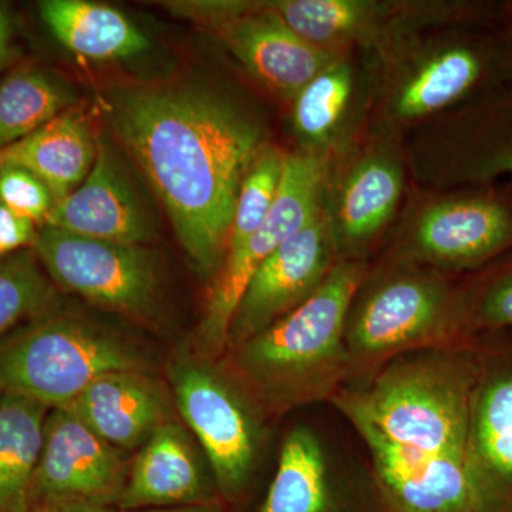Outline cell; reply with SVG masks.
<instances>
[{"label": "cell", "mask_w": 512, "mask_h": 512, "mask_svg": "<svg viewBox=\"0 0 512 512\" xmlns=\"http://www.w3.org/2000/svg\"><path fill=\"white\" fill-rule=\"evenodd\" d=\"M146 356L117 333L52 309L0 338L5 393L47 409L69 406L94 380L119 370H146Z\"/></svg>", "instance_id": "4"}, {"label": "cell", "mask_w": 512, "mask_h": 512, "mask_svg": "<svg viewBox=\"0 0 512 512\" xmlns=\"http://www.w3.org/2000/svg\"><path fill=\"white\" fill-rule=\"evenodd\" d=\"M403 174L392 158L369 156L349 171L328 218L336 248H357L372 241L399 204Z\"/></svg>", "instance_id": "21"}, {"label": "cell", "mask_w": 512, "mask_h": 512, "mask_svg": "<svg viewBox=\"0 0 512 512\" xmlns=\"http://www.w3.org/2000/svg\"><path fill=\"white\" fill-rule=\"evenodd\" d=\"M3 394H5V390H3L2 384H0V400H2Z\"/></svg>", "instance_id": "38"}, {"label": "cell", "mask_w": 512, "mask_h": 512, "mask_svg": "<svg viewBox=\"0 0 512 512\" xmlns=\"http://www.w3.org/2000/svg\"><path fill=\"white\" fill-rule=\"evenodd\" d=\"M40 18L53 37L73 55L96 62L141 55L150 40L126 15L87 0H45Z\"/></svg>", "instance_id": "20"}, {"label": "cell", "mask_w": 512, "mask_h": 512, "mask_svg": "<svg viewBox=\"0 0 512 512\" xmlns=\"http://www.w3.org/2000/svg\"><path fill=\"white\" fill-rule=\"evenodd\" d=\"M336 244L328 218L318 217L284 242L259 266L235 309L228 348L284 318L318 291L335 262Z\"/></svg>", "instance_id": "9"}, {"label": "cell", "mask_w": 512, "mask_h": 512, "mask_svg": "<svg viewBox=\"0 0 512 512\" xmlns=\"http://www.w3.org/2000/svg\"><path fill=\"white\" fill-rule=\"evenodd\" d=\"M173 394L146 370H119L94 380L70 410L101 439L128 453L173 419Z\"/></svg>", "instance_id": "17"}, {"label": "cell", "mask_w": 512, "mask_h": 512, "mask_svg": "<svg viewBox=\"0 0 512 512\" xmlns=\"http://www.w3.org/2000/svg\"><path fill=\"white\" fill-rule=\"evenodd\" d=\"M165 8L178 18L192 20L217 30L248 8L249 2H165Z\"/></svg>", "instance_id": "32"}, {"label": "cell", "mask_w": 512, "mask_h": 512, "mask_svg": "<svg viewBox=\"0 0 512 512\" xmlns=\"http://www.w3.org/2000/svg\"><path fill=\"white\" fill-rule=\"evenodd\" d=\"M168 379L174 406L207 458L218 491L237 497L254 470L258 444L248 407L210 363L197 357H175Z\"/></svg>", "instance_id": "7"}, {"label": "cell", "mask_w": 512, "mask_h": 512, "mask_svg": "<svg viewBox=\"0 0 512 512\" xmlns=\"http://www.w3.org/2000/svg\"><path fill=\"white\" fill-rule=\"evenodd\" d=\"M421 258L456 269H471L512 247V205L493 191L436 202L414 228Z\"/></svg>", "instance_id": "13"}, {"label": "cell", "mask_w": 512, "mask_h": 512, "mask_svg": "<svg viewBox=\"0 0 512 512\" xmlns=\"http://www.w3.org/2000/svg\"><path fill=\"white\" fill-rule=\"evenodd\" d=\"M119 512H222L217 503L187 505V507L153 508V510L119 511Z\"/></svg>", "instance_id": "37"}, {"label": "cell", "mask_w": 512, "mask_h": 512, "mask_svg": "<svg viewBox=\"0 0 512 512\" xmlns=\"http://www.w3.org/2000/svg\"><path fill=\"white\" fill-rule=\"evenodd\" d=\"M16 57L15 30L8 6L0 3V77L8 72Z\"/></svg>", "instance_id": "34"}, {"label": "cell", "mask_w": 512, "mask_h": 512, "mask_svg": "<svg viewBox=\"0 0 512 512\" xmlns=\"http://www.w3.org/2000/svg\"><path fill=\"white\" fill-rule=\"evenodd\" d=\"M43 227L130 245H147L156 234L153 215L123 158L100 136L96 160L86 180L55 202Z\"/></svg>", "instance_id": "11"}, {"label": "cell", "mask_w": 512, "mask_h": 512, "mask_svg": "<svg viewBox=\"0 0 512 512\" xmlns=\"http://www.w3.org/2000/svg\"><path fill=\"white\" fill-rule=\"evenodd\" d=\"M372 454L377 480L394 512H484L467 457L431 454L352 421Z\"/></svg>", "instance_id": "10"}, {"label": "cell", "mask_w": 512, "mask_h": 512, "mask_svg": "<svg viewBox=\"0 0 512 512\" xmlns=\"http://www.w3.org/2000/svg\"><path fill=\"white\" fill-rule=\"evenodd\" d=\"M500 18L510 20V25L498 36L501 49V66H503V79L512 77V6H501Z\"/></svg>", "instance_id": "35"}, {"label": "cell", "mask_w": 512, "mask_h": 512, "mask_svg": "<svg viewBox=\"0 0 512 512\" xmlns=\"http://www.w3.org/2000/svg\"><path fill=\"white\" fill-rule=\"evenodd\" d=\"M265 5L296 35L326 52L370 35L384 10L363 0H276Z\"/></svg>", "instance_id": "26"}, {"label": "cell", "mask_w": 512, "mask_h": 512, "mask_svg": "<svg viewBox=\"0 0 512 512\" xmlns=\"http://www.w3.org/2000/svg\"><path fill=\"white\" fill-rule=\"evenodd\" d=\"M0 201L20 217L43 227L55 205L42 180L18 165L0 164Z\"/></svg>", "instance_id": "30"}, {"label": "cell", "mask_w": 512, "mask_h": 512, "mask_svg": "<svg viewBox=\"0 0 512 512\" xmlns=\"http://www.w3.org/2000/svg\"><path fill=\"white\" fill-rule=\"evenodd\" d=\"M473 318L485 328H512V268L494 276L478 292Z\"/></svg>", "instance_id": "31"}, {"label": "cell", "mask_w": 512, "mask_h": 512, "mask_svg": "<svg viewBox=\"0 0 512 512\" xmlns=\"http://www.w3.org/2000/svg\"><path fill=\"white\" fill-rule=\"evenodd\" d=\"M99 109L194 268L220 271L239 191L265 148L261 123L238 100L195 82L114 84Z\"/></svg>", "instance_id": "1"}, {"label": "cell", "mask_w": 512, "mask_h": 512, "mask_svg": "<svg viewBox=\"0 0 512 512\" xmlns=\"http://www.w3.org/2000/svg\"><path fill=\"white\" fill-rule=\"evenodd\" d=\"M503 80L498 36L470 33L441 47L400 84L394 113L404 120L420 119L483 93Z\"/></svg>", "instance_id": "16"}, {"label": "cell", "mask_w": 512, "mask_h": 512, "mask_svg": "<svg viewBox=\"0 0 512 512\" xmlns=\"http://www.w3.org/2000/svg\"><path fill=\"white\" fill-rule=\"evenodd\" d=\"M478 367L461 353H429L399 360L362 392L336 404L390 440L431 454L467 457Z\"/></svg>", "instance_id": "3"}, {"label": "cell", "mask_w": 512, "mask_h": 512, "mask_svg": "<svg viewBox=\"0 0 512 512\" xmlns=\"http://www.w3.org/2000/svg\"><path fill=\"white\" fill-rule=\"evenodd\" d=\"M56 285L33 249L0 258V338L55 309Z\"/></svg>", "instance_id": "28"}, {"label": "cell", "mask_w": 512, "mask_h": 512, "mask_svg": "<svg viewBox=\"0 0 512 512\" xmlns=\"http://www.w3.org/2000/svg\"><path fill=\"white\" fill-rule=\"evenodd\" d=\"M47 409L5 393L0 400V512H30Z\"/></svg>", "instance_id": "23"}, {"label": "cell", "mask_w": 512, "mask_h": 512, "mask_svg": "<svg viewBox=\"0 0 512 512\" xmlns=\"http://www.w3.org/2000/svg\"><path fill=\"white\" fill-rule=\"evenodd\" d=\"M33 251L53 284L92 305L133 319H146L156 309L157 259L146 245L40 227Z\"/></svg>", "instance_id": "6"}, {"label": "cell", "mask_w": 512, "mask_h": 512, "mask_svg": "<svg viewBox=\"0 0 512 512\" xmlns=\"http://www.w3.org/2000/svg\"><path fill=\"white\" fill-rule=\"evenodd\" d=\"M126 454L101 439L69 407L50 410L30 512L67 504L117 508L130 471Z\"/></svg>", "instance_id": "8"}, {"label": "cell", "mask_w": 512, "mask_h": 512, "mask_svg": "<svg viewBox=\"0 0 512 512\" xmlns=\"http://www.w3.org/2000/svg\"><path fill=\"white\" fill-rule=\"evenodd\" d=\"M215 32L259 83L289 100L336 60L296 35L265 2L249 3Z\"/></svg>", "instance_id": "15"}, {"label": "cell", "mask_w": 512, "mask_h": 512, "mask_svg": "<svg viewBox=\"0 0 512 512\" xmlns=\"http://www.w3.org/2000/svg\"><path fill=\"white\" fill-rule=\"evenodd\" d=\"M96 153L97 136L90 120L82 110L72 107L0 151V164L26 168L59 201L86 180Z\"/></svg>", "instance_id": "19"}, {"label": "cell", "mask_w": 512, "mask_h": 512, "mask_svg": "<svg viewBox=\"0 0 512 512\" xmlns=\"http://www.w3.org/2000/svg\"><path fill=\"white\" fill-rule=\"evenodd\" d=\"M198 447L183 424H163L138 448L117 510L217 503V484Z\"/></svg>", "instance_id": "14"}, {"label": "cell", "mask_w": 512, "mask_h": 512, "mask_svg": "<svg viewBox=\"0 0 512 512\" xmlns=\"http://www.w3.org/2000/svg\"><path fill=\"white\" fill-rule=\"evenodd\" d=\"M326 174L328 164L322 154H286L281 185L264 222L241 247L228 252L217 272L198 328V346L204 355L217 356L228 348L235 309L259 266L322 212Z\"/></svg>", "instance_id": "5"}, {"label": "cell", "mask_w": 512, "mask_h": 512, "mask_svg": "<svg viewBox=\"0 0 512 512\" xmlns=\"http://www.w3.org/2000/svg\"><path fill=\"white\" fill-rule=\"evenodd\" d=\"M35 512H119L117 508L100 507V505L90 504H67L56 505V507L43 508Z\"/></svg>", "instance_id": "36"}, {"label": "cell", "mask_w": 512, "mask_h": 512, "mask_svg": "<svg viewBox=\"0 0 512 512\" xmlns=\"http://www.w3.org/2000/svg\"><path fill=\"white\" fill-rule=\"evenodd\" d=\"M353 93V72L336 59L296 94L292 124L303 151L319 154V148L335 136Z\"/></svg>", "instance_id": "27"}, {"label": "cell", "mask_w": 512, "mask_h": 512, "mask_svg": "<svg viewBox=\"0 0 512 512\" xmlns=\"http://www.w3.org/2000/svg\"><path fill=\"white\" fill-rule=\"evenodd\" d=\"M285 160L286 154L275 147H265L255 158L239 191L227 254L261 227L278 194Z\"/></svg>", "instance_id": "29"}, {"label": "cell", "mask_w": 512, "mask_h": 512, "mask_svg": "<svg viewBox=\"0 0 512 512\" xmlns=\"http://www.w3.org/2000/svg\"><path fill=\"white\" fill-rule=\"evenodd\" d=\"M457 141L458 177L476 183L512 180V77L480 93L461 117Z\"/></svg>", "instance_id": "22"}, {"label": "cell", "mask_w": 512, "mask_h": 512, "mask_svg": "<svg viewBox=\"0 0 512 512\" xmlns=\"http://www.w3.org/2000/svg\"><path fill=\"white\" fill-rule=\"evenodd\" d=\"M329 483L322 447L311 430L286 436L278 468L259 512H326Z\"/></svg>", "instance_id": "25"}, {"label": "cell", "mask_w": 512, "mask_h": 512, "mask_svg": "<svg viewBox=\"0 0 512 512\" xmlns=\"http://www.w3.org/2000/svg\"><path fill=\"white\" fill-rule=\"evenodd\" d=\"M451 312V296L439 279L404 275L384 282L346 325L350 359H377L419 345L439 332Z\"/></svg>", "instance_id": "12"}, {"label": "cell", "mask_w": 512, "mask_h": 512, "mask_svg": "<svg viewBox=\"0 0 512 512\" xmlns=\"http://www.w3.org/2000/svg\"><path fill=\"white\" fill-rule=\"evenodd\" d=\"M66 80L43 67L25 64L0 77V151L39 130L76 104Z\"/></svg>", "instance_id": "24"}, {"label": "cell", "mask_w": 512, "mask_h": 512, "mask_svg": "<svg viewBox=\"0 0 512 512\" xmlns=\"http://www.w3.org/2000/svg\"><path fill=\"white\" fill-rule=\"evenodd\" d=\"M363 265L339 261L308 301L235 350L239 376L274 407L299 406L328 394L348 366L350 306Z\"/></svg>", "instance_id": "2"}, {"label": "cell", "mask_w": 512, "mask_h": 512, "mask_svg": "<svg viewBox=\"0 0 512 512\" xmlns=\"http://www.w3.org/2000/svg\"><path fill=\"white\" fill-rule=\"evenodd\" d=\"M39 228L0 201V258L35 247Z\"/></svg>", "instance_id": "33"}, {"label": "cell", "mask_w": 512, "mask_h": 512, "mask_svg": "<svg viewBox=\"0 0 512 512\" xmlns=\"http://www.w3.org/2000/svg\"><path fill=\"white\" fill-rule=\"evenodd\" d=\"M467 466L483 498L484 512H512V370L478 377Z\"/></svg>", "instance_id": "18"}]
</instances>
